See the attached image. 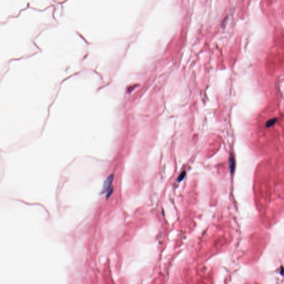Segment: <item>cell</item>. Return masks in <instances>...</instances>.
Here are the masks:
<instances>
[{"label":"cell","instance_id":"cell-1","mask_svg":"<svg viewBox=\"0 0 284 284\" xmlns=\"http://www.w3.org/2000/svg\"><path fill=\"white\" fill-rule=\"evenodd\" d=\"M113 180V175L112 174L110 175V176L108 177V178L106 179V180L104 183V185H103L102 191L101 192L102 194H105L106 192H108L109 193H108V198L109 196V195H111V193H112L111 187H112Z\"/></svg>","mask_w":284,"mask_h":284},{"label":"cell","instance_id":"cell-3","mask_svg":"<svg viewBox=\"0 0 284 284\" xmlns=\"http://www.w3.org/2000/svg\"><path fill=\"white\" fill-rule=\"evenodd\" d=\"M277 119L276 118H273V119H270L269 121H268V122H266V125L267 127H270L273 125H274L275 123H276V122H277Z\"/></svg>","mask_w":284,"mask_h":284},{"label":"cell","instance_id":"cell-2","mask_svg":"<svg viewBox=\"0 0 284 284\" xmlns=\"http://www.w3.org/2000/svg\"><path fill=\"white\" fill-rule=\"evenodd\" d=\"M235 160L234 159V157H230L229 158V167H230V170L231 173H233L235 169Z\"/></svg>","mask_w":284,"mask_h":284},{"label":"cell","instance_id":"cell-4","mask_svg":"<svg viewBox=\"0 0 284 284\" xmlns=\"http://www.w3.org/2000/svg\"><path fill=\"white\" fill-rule=\"evenodd\" d=\"M186 172H185V171L182 172V173L180 174V175H179V177H178V179L179 181H182V180L184 179V178H185V177H186Z\"/></svg>","mask_w":284,"mask_h":284}]
</instances>
